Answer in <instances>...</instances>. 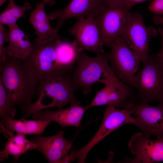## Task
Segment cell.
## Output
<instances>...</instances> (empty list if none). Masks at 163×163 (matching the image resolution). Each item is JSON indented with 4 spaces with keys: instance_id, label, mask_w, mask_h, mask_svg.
<instances>
[{
    "instance_id": "obj_4",
    "label": "cell",
    "mask_w": 163,
    "mask_h": 163,
    "mask_svg": "<svg viewBox=\"0 0 163 163\" xmlns=\"http://www.w3.org/2000/svg\"><path fill=\"white\" fill-rule=\"evenodd\" d=\"M136 75L132 88L136 90L137 101L163 104V62L157 55H149Z\"/></svg>"
},
{
    "instance_id": "obj_24",
    "label": "cell",
    "mask_w": 163,
    "mask_h": 163,
    "mask_svg": "<svg viewBox=\"0 0 163 163\" xmlns=\"http://www.w3.org/2000/svg\"><path fill=\"white\" fill-rule=\"evenodd\" d=\"M148 9L156 15H163V0H153L150 2Z\"/></svg>"
},
{
    "instance_id": "obj_10",
    "label": "cell",
    "mask_w": 163,
    "mask_h": 163,
    "mask_svg": "<svg viewBox=\"0 0 163 163\" xmlns=\"http://www.w3.org/2000/svg\"><path fill=\"white\" fill-rule=\"evenodd\" d=\"M142 132L135 133L128 143L133 158H126V163H151L163 161V137L150 139Z\"/></svg>"
},
{
    "instance_id": "obj_14",
    "label": "cell",
    "mask_w": 163,
    "mask_h": 163,
    "mask_svg": "<svg viewBox=\"0 0 163 163\" xmlns=\"http://www.w3.org/2000/svg\"><path fill=\"white\" fill-rule=\"evenodd\" d=\"M64 133L61 130L52 136L37 135L30 139L36 145V149L44 155L49 163H60L69 154L72 146V142L65 138Z\"/></svg>"
},
{
    "instance_id": "obj_19",
    "label": "cell",
    "mask_w": 163,
    "mask_h": 163,
    "mask_svg": "<svg viewBox=\"0 0 163 163\" xmlns=\"http://www.w3.org/2000/svg\"><path fill=\"white\" fill-rule=\"evenodd\" d=\"M0 126L8 131L14 133L26 135H40L45 131L46 126L51 123L49 121L39 120H27L22 118L14 120L8 115L1 117Z\"/></svg>"
},
{
    "instance_id": "obj_3",
    "label": "cell",
    "mask_w": 163,
    "mask_h": 163,
    "mask_svg": "<svg viewBox=\"0 0 163 163\" xmlns=\"http://www.w3.org/2000/svg\"><path fill=\"white\" fill-rule=\"evenodd\" d=\"M76 90L72 83L71 72L64 77L39 82L37 89L39 97L30 104L22 118L45 109H62L69 104L80 102L75 94Z\"/></svg>"
},
{
    "instance_id": "obj_20",
    "label": "cell",
    "mask_w": 163,
    "mask_h": 163,
    "mask_svg": "<svg viewBox=\"0 0 163 163\" xmlns=\"http://www.w3.org/2000/svg\"><path fill=\"white\" fill-rule=\"evenodd\" d=\"M56 50L59 62L67 68L74 67L78 53L81 51L75 42L61 41L57 44Z\"/></svg>"
},
{
    "instance_id": "obj_6",
    "label": "cell",
    "mask_w": 163,
    "mask_h": 163,
    "mask_svg": "<svg viewBox=\"0 0 163 163\" xmlns=\"http://www.w3.org/2000/svg\"><path fill=\"white\" fill-rule=\"evenodd\" d=\"M129 107L120 110L112 105H108L103 113V117L97 131L81 149L72 150L69 155L71 161L77 158L79 163H84L90 151L98 143L112 132L126 124H134L135 118L131 116Z\"/></svg>"
},
{
    "instance_id": "obj_29",
    "label": "cell",
    "mask_w": 163,
    "mask_h": 163,
    "mask_svg": "<svg viewBox=\"0 0 163 163\" xmlns=\"http://www.w3.org/2000/svg\"><path fill=\"white\" fill-rule=\"evenodd\" d=\"M42 2L44 5H49L50 6L54 5L56 3L55 0H43Z\"/></svg>"
},
{
    "instance_id": "obj_18",
    "label": "cell",
    "mask_w": 163,
    "mask_h": 163,
    "mask_svg": "<svg viewBox=\"0 0 163 163\" xmlns=\"http://www.w3.org/2000/svg\"><path fill=\"white\" fill-rule=\"evenodd\" d=\"M8 46L6 53L22 60L26 58L31 50L32 43L28 36L21 30L16 23L8 25Z\"/></svg>"
},
{
    "instance_id": "obj_28",
    "label": "cell",
    "mask_w": 163,
    "mask_h": 163,
    "mask_svg": "<svg viewBox=\"0 0 163 163\" xmlns=\"http://www.w3.org/2000/svg\"><path fill=\"white\" fill-rule=\"evenodd\" d=\"M149 0H125L126 2L132 7L135 4L142 3Z\"/></svg>"
},
{
    "instance_id": "obj_25",
    "label": "cell",
    "mask_w": 163,
    "mask_h": 163,
    "mask_svg": "<svg viewBox=\"0 0 163 163\" xmlns=\"http://www.w3.org/2000/svg\"><path fill=\"white\" fill-rule=\"evenodd\" d=\"M108 7L114 8L126 6L131 8L132 6L128 4L125 0H104Z\"/></svg>"
},
{
    "instance_id": "obj_8",
    "label": "cell",
    "mask_w": 163,
    "mask_h": 163,
    "mask_svg": "<svg viewBox=\"0 0 163 163\" xmlns=\"http://www.w3.org/2000/svg\"><path fill=\"white\" fill-rule=\"evenodd\" d=\"M158 32L153 27L145 24L142 15L130 12L125 28L120 36L130 48L143 61L149 55V42Z\"/></svg>"
},
{
    "instance_id": "obj_30",
    "label": "cell",
    "mask_w": 163,
    "mask_h": 163,
    "mask_svg": "<svg viewBox=\"0 0 163 163\" xmlns=\"http://www.w3.org/2000/svg\"><path fill=\"white\" fill-rule=\"evenodd\" d=\"M6 1L7 0H0V7L5 3Z\"/></svg>"
},
{
    "instance_id": "obj_21",
    "label": "cell",
    "mask_w": 163,
    "mask_h": 163,
    "mask_svg": "<svg viewBox=\"0 0 163 163\" xmlns=\"http://www.w3.org/2000/svg\"><path fill=\"white\" fill-rule=\"evenodd\" d=\"M9 0L7 6L0 15V23L3 24L16 23L19 18L25 16V11H29L32 8L27 2L21 6L16 4L14 0Z\"/></svg>"
},
{
    "instance_id": "obj_13",
    "label": "cell",
    "mask_w": 163,
    "mask_h": 163,
    "mask_svg": "<svg viewBox=\"0 0 163 163\" xmlns=\"http://www.w3.org/2000/svg\"><path fill=\"white\" fill-rule=\"evenodd\" d=\"M70 34L75 38L74 42L79 49L94 51H104V45L101 36L99 29L92 16L82 18L69 29Z\"/></svg>"
},
{
    "instance_id": "obj_1",
    "label": "cell",
    "mask_w": 163,
    "mask_h": 163,
    "mask_svg": "<svg viewBox=\"0 0 163 163\" xmlns=\"http://www.w3.org/2000/svg\"><path fill=\"white\" fill-rule=\"evenodd\" d=\"M0 79L13 104L24 114L38 94L39 82L23 66L21 60L6 54L0 61Z\"/></svg>"
},
{
    "instance_id": "obj_16",
    "label": "cell",
    "mask_w": 163,
    "mask_h": 163,
    "mask_svg": "<svg viewBox=\"0 0 163 163\" xmlns=\"http://www.w3.org/2000/svg\"><path fill=\"white\" fill-rule=\"evenodd\" d=\"M44 4L37 2L34 9L31 12L29 22L31 24L37 36L36 39L40 43H45L53 40H61L58 30L53 28L46 14Z\"/></svg>"
},
{
    "instance_id": "obj_15",
    "label": "cell",
    "mask_w": 163,
    "mask_h": 163,
    "mask_svg": "<svg viewBox=\"0 0 163 163\" xmlns=\"http://www.w3.org/2000/svg\"><path fill=\"white\" fill-rule=\"evenodd\" d=\"M80 104V102L72 103L67 108L56 110H41L32 114V117L36 120L54 121L62 127H79L85 112L89 109L87 105L82 107Z\"/></svg>"
},
{
    "instance_id": "obj_27",
    "label": "cell",
    "mask_w": 163,
    "mask_h": 163,
    "mask_svg": "<svg viewBox=\"0 0 163 163\" xmlns=\"http://www.w3.org/2000/svg\"><path fill=\"white\" fill-rule=\"evenodd\" d=\"M153 21L156 25L161 24L163 26V17L159 15H156L154 16Z\"/></svg>"
},
{
    "instance_id": "obj_23",
    "label": "cell",
    "mask_w": 163,
    "mask_h": 163,
    "mask_svg": "<svg viewBox=\"0 0 163 163\" xmlns=\"http://www.w3.org/2000/svg\"><path fill=\"white\" fill-rule=\"evenodd\" d=\"M3 25L0 23V61L5 59L7 54L5 44L8 41V33Z\"/></svg>"
},
{
    "instance_id": "obj_9",
    "label": "cell",
    "mask_w": 163,
    "mask_h": 163,
    "mask_svg": "<svg viewBox=\"0 0 163 163\" xmlns=\"http://www.w3.org/2000/svg\"><path fill=\"white\" fill-rule=\"evenodd\" d=\"M129 109L135 116L133 124L146 135L163 137V104L156 106L134 102Z\"/></svg>"
},
{
    "instance_id": "obj_5",
    "label": "cell",
    "mask_w": 163,
    "mask_h": 163,
    "mask_svg": "<svg viewBox=\"0 0 163 163\" xmlns=\"http://www.w3.org/2000/svg\"><path fill=\"white\" fill-rule=\"evenodd\" d=\"M94 57L88 55L82 50L79 51L76 67L71 73L72 83L76 90L81 89L85 94L91 93L94 83H102L103 79L111 66L108 63V53H96Z\"/></svg>"
},
{
    "instance_id": "obj_17",
    "label": "cell",
    "mask_w": 163,
    "mask_h": 163,
    "mask_svg": "<svg viewBox=\"0 0 163 163\" xmlns=\"http://www.w3.org/2000/svg\"><path fill=\"white\" fill-rule=\"evenodd\" d=\"M2 132L8 139L4 144L5 148L0 152V161H3L7 159L9 155L14 157V160L17 161L20 156L28 151L36 149V144L31 140H28L25 135L16 133V135L0 126Z\"/></svg>"
},
{
    "instance_id": "obj_26",
    "label": "cell",
    "mask_w": 163,
    "mask_h": 163,
    "mask_svg": "<svg viewBox=\"0 0 163 163\" xmlns=\"http://www.w3.org/2000/svg\"><path fill=\"white\" fill-rule=\"evenodd\" d=\"M158 32L161 37V47L160 51L157 53V55L163 62V29L161 28H159Z\"/></svg>"
},
{
    "instance_id": "obj_22",
    "label": "cell",
    "mask_w": 163,
    "mask_h": 163,
    "mask_svg": "<svg viewBox=\"0 0 163 163\" xmlns=\"http://www.w3.org/2000/svg\"><path fill=\"white\" fill-rule=\"evenodd\" d=\"M16 106L12 104L0 79V116L8 115L14 118L16 113Z\"/></svg>"
},
{
    "instance_id": "obj_7",
    "label": "cell",
    "mask_w": 163,
    "mask_h": 163,
    "mask_svg": "<svg viewBox=\"0 0 163 163\" xmlns=\"http://www.w3.org/2000/svg\"><path fill=\"white\" fill-rule=\"evenodd\" d=\"M109 47V61L113 70L122 82L132 88L140 58L121 36L116 38Z\"/></svg>"
},
{
    "instance_id": "obj_2",
    "label": "cell",
    "mask_w": 163,
    "mask_h": 163,
    "mask_svg": "<svg viewBox=\"0 0 163 163\" xmlns=\"http://www.w3.org/2000/svg\"><path fill=\"white\" fill-rule=\"evenodd\" d=\"M61 41L53 40L42 44L35 38L31 42V51L26 58L21 60L24 67L37 78L39 83L66 76L74 68L65 67L57 60L56 48Z\"/></svg>"
},
{
    "instance_id": "obj_11",
    "label": "cell",
    "mask_w": 163,
    "mask_h": 163,
    "mask_svg": "<svg viewBox=\"0 0 163 163\" xmlns=\"http://www.w3.org/2000/svg\"><path fill=\"white\" fill-rule=\"evenodd\" d=\"M131 8L126 6L106 8L95 19L104 45L108 47L120 36L127 22Z\"/></svg>"
},
{
    "instance_id": "obj_12",
    "label": "cell",
    "mask_w": 163,
    "mask_h": 163,
    "mask_svg": "<svg viewBox=\"0 0 163 163\" xmlns=\"http://www.w3.org/2000/svg\"><path fill=\"white\" fill-rule=\"evenodd\" d=\"M107 7L104 0H72L64 8L47 15L49 20H58L55 28L59 30L65 22L71 18L78 19L91 16L95 19Z\"/></svg>"
}]
</instances>
